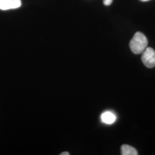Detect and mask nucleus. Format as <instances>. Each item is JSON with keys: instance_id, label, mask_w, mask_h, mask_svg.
<instances>
[{"instance_id": "obj_1", "label": "nucleus", "mask_w": 155, "mask_h": 155, "mask_svg": "<svg viewBox=\"0 0 155 155\" xmlns=\"http://www.w3.org/2000/svg\"><path fill=\"white\" fill-rule=\"evenodd\" d=\"M147 45V38L143 33L140 32H137L134 34L129 43L130 50L135 54L143 53L146 49Z\"/></svg>"}, {"instance_id": "obj_2", "label": "nucleus", "mask_w": 155, "mask_h": 155, "mask_svg": "<svg viewBox=\"0 0 155 155\" xmlns=\"http://www.w3.org/2000/svg\"><path fill=\"white\" fill-rule=\"evenodd\" d=\"M141 60L144 65L148 68L155 66V51L150 47H147L143 52Z\"/></svg>"}, {"instance_id": "obj_3", "label": "nucleus", "mask_w": 155, "mask_h": 155, "mask_svg": "<svg viewBox=\"0 0 155 155\" xmlns=\"http://www.w3.org/2000/svg\"><path fill=\"white\" fill-rule=\"evenodd\" d=\"M121 155H137V150L134 147L127 144H124L121 148Z\"/></svg>"}, {"instance_id": "obj_4", "label": "nucleus", "mask_w": 155, "mask_h": 155, "mask_svg": "<svg viewBox=\"0 0 155 155\" xmlns=\"http://www.w3.org/2000/svg\"><path fill=\"white\" fill-rule=\"evenodd\" d=\"M102 121L107 124H111L116 121V116L111 112L106 111L101 116Z\"/></svg>"}, {"instance_id": "obj_5", "label": "nucleus", "mask_w": 155, "mask_h": 155, "mask_svg": "<svg viewBox=\"0 0 155 155\" xmlns=\"http://www.w3.org/2000/svg\"><path fill=\"white\" fill-rule=\"evenodd\" d=\"M0 9L2 11L11 9V0H0Z\"/></svg>"}, {"instance_id": "obj_6", "label": "nucleus", "mask_w": 155, "mask_h": 155, "mask_svg": "<svg viewBox=\"0 0 155 155\" xmlns=\"http://www.w3.org/2000/svg\"><path fill=\"white\" fill-rule=\"evenodd\" d=\"M21 6V0H11V9H17Z\"/></svg>"}, {"instance_id": "obj_7", "label": "nucleus", "mask_w": 155, "mask_h": 155, "mask_svg": "<svg viewBox=\"0 0 155 155\" xmlns=\"http://www.w3.org/2000/svg\"><path fill=\"white\" fill-rule=\"evenodd\" d=\"M112 2H113V0H104V4L105 5L109 6L111 5Z\"/></svg>"}, {"instance_id": "obj_8", "label": "nucleus", "mask_w": 155, "mask_h": 155, "mask_svg": "<svg viewBox=\"0 0 155 155\" xmlns=\"http://www.w3.org/2000/svg\"><path fill=\"white\" fill-rule=\"evenodd\" d=\"M61 155H69L70 154L68 153V152H63L60 154Z\"/></svg>"}, {"instance_id": "obj_9", "label": "nucleus", "mask_w": 155, "mask_h": 155, "mask_svg": "<svg viewBox=\"0 0 155 155\" xmlns=\"http://www.w3.org/2000/svg\"><path fill=\"white\" fill-rule=\"evenodd\" d=\"M140 1H143V2H145V1H150V0H140Z\"/></svg>"}]
</instances>
